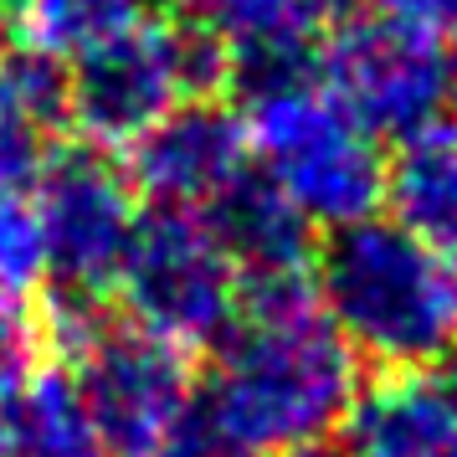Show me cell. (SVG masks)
<instances>
[{"mask_svg": "<svg viewBox=\"0 0 457 457\" xmlns=\"http://www.w3.org/2000/svg\"><path fill=\"white\" fill-rule=\"evenodd\" d=\"M360 391V354L319 309L309 272H293L247 283L216 345L201 421L252 457H324Z\"/></svg>", "mask_w": 457, "mask_h": 457, "instance_id": "cell-1", "label": "cell"}, {"mask_svg": "<svg viewBox=\"0 0 457 457\" xmlns=\"http://www.w3.org/2000/svg\"><path fill=\"white\" fill-rule=\"evenodd\" d=\"M252 165L288 195L309 227H350L386 206V139L324 83L319 52H231Z\"/></svg>", "mask_w": 457, "mask_h": 457, "instance_id": "cell-2", "label": "cell"}, {"mask_svg": "<svg viewBox=\"0 0 457 457\" xmlns=\"http://www.w3.org/2000/svg\"><path fill=\"white\" fill-rule=\"evenodd\" d=\"M309 283L360 365L386 375L436 370L457 350V262L395 216L375 211L334 227L313 247Z\"/></svg>", "mask_w": 457, "mask_h": 457, "instance_id": "cell-3", "label": "cell"}, {"mask_svg": "<svg viewBox=\"0 0 457 457\" xmlns=\"http://www.w3.org/2000/svg\"><path fill=\"white\" fill-rule=\"evenodd\" d=\"M42 334H52V345L62 350L67 380L113 457L145 453L190 421L195 370L186 350L129 319L113 324L83 298H52V324Z\"/></svg>", "mask_w": 457, "mask_h": 457, "instance_id": "cell-4", "label": "cell"}, {"mask_svg": "<svg viewBox=\"0 0 457 457\" xmlns=\"http://www.w3.org/2000/svg\"><path fill=\"white\" fill-rule=\"evenodd\" d=\"M227 83V46L201 21H134L104 46L67 62L72 129L93 149H129L139 134L190 98H211Z\"/></svg>", "mask_w": 457, "mask_h": 457, "instance_id": "cell-5", "label": "cell"}, {"mask_svg": "<svg viewBox=\"0 0 457 457\" xmlns=\"http://www.w3.org/2000/svg\"><path fill=\"white\" fill-rule=\"evenodd\" d=\"M113 293L129 324L190 354L221 345V334L242 313L247 278L216 242L201 211L145 206L119 262Z\"/></svg>", "mask_w": 457, "mask_h": 457, "instance_id": "cell-6", "label": "cell"}, {"mask_svg": "<svg viewBox=\"0 0 457 457\" xmlns=\"http://www.w3.org/2000/svg\"><path fill=\"white\" fill-rule=\"evenodd\" d=\"M324 83L345 98L375 139H416L447 124L453 78H447V42L391 16H345L319 46Z\"/></svg>", "mask_w": 457, "mask_h": 457, "instance_id": "cell-7", "label": "cell"}, {"mask_svg": "<svg viewBox=\"0 0 457 457\" xmlns=\"http://www.w3.org/2000/svg\"><path fill=\"white\" fill-rule=\"evenodd\" d=\"M31 206L42 221L46 283L57 288V298L104 303L129 237L145 216L129 175L98 149H57L31 180Z\"/></svg>", "mask_w": 457, "mask_h": 457, "instance_id": "cell-8", "label": "cell"}, {"mask_svg": "<svg viewBox=\"0 0 457 457\" xmlns=\"http://www.w3.org/2000/svg\"><path fill=\"white\" fill-rule=\"evenodd\" d=\"M124 175L145 206L160 211H206L227 186L252 170L242 113L216 93L170 108L160 124L124 149Z\"/></svg>", "mask_w": 457, "mask_h": 457, "instance_id": "cell-9", "label": "cell"}, {"mask_svg": "<svg viewBox=\"0 0 457 457\" xmlns=\"http://www.w3.org/2000/svg\"><path fill=\"white\" fill-rule=\"evenodd\" d=\"M67 129V62L21 37H0V190H31Z\"/></svg>", "mask_w": 457, "mask_h": 457, "instance_id": "cell-10", "label": "cell"}, {"mask_svg": "<svg viewBox=\"0 0 457 457\" xmlns=\"http://www.w3.org/2000/svg\"><path fill=\"white\" fill-rule=\"evenodd\" d=\"M201 216H206V227L216 231V242L227 247V257L242 268L247 283L309 272L313 227L298 216V206H293L257 165H252L237 186L221 190Z\"/></svg>", "mask_w": 457, "mask_h": 457, "instance_id": "cell-11", "label": "cell"}, {"mask_svg": "<svg viewBox=\"0 0 457 457\" xmlns=\"http://www.w3.org/2000/svg\"><path fill=\"white\" fill-rule=\"evenodd\" d=\"M339 442L345 457H453V427L436 375L406 370L360 391Z\"/></svg>", "mask_w": 457, "mask_h": 457, "instance_id": "cell-12", "label": "cell"}, {"mask_svg": "<svg viewBox=\"0 0 457 457\" xmlns=\"http://www.w3.org/2000/svg\"><path fill=\"white\" fill-rule=\"evenodd\" d=\"M386 206L411 237L457 262V124H436L395 145Z\"/></svg>", "mask_w": 457, "mask_h": 457, "instance_id": "cell-13", "label": "cell"}, {"mask_svg": "<svg viewBox=\"0 0 457 457\" xmlns=\"http://www.w3.org/2000/svg\"><path fill=\"white\" fill-rule=\"evenodd\" d=\"M0 457H113L98 427L87 421L67 370H37L5 411H0Z\"/></svg>", "mask_w": 457, "mask_h": 457, "instance_id": "cell-14", "label": "cell"}, {"mask_svg": "<svg viewBox=\"0 0 457 457\" xmlns=\"http://www.w3.org/2000/svg\"><path fill=\"white\" fill-rule=\"evenodd\" d=\"M134 21H145V0H16L11 5V31L57 62H78L83 52L104 46Z\"/></svg>", "mask_w": 457, "mask_h": 457, "instance_id": "cell-15", "label": "cell"}, {"mask_svg": "<svg viewBox=\"0 0 457 457\" xmlns=\"http://www.w3.org/2000/svg\"><path fill=\"white\" fill-rule=\"evenodd\" d=\"M46 283L42 221L31 190H0V298H31Z\"/></svg>", "mask_w": 457, "mask_h": 457, "instance_id": "cell-16", "label": "cell"}, {"mask_svg": "<svg viewBox=\"0 0 457 457\" xmlns=\"http://www.w3.org/2000/svg\"><path fill=\"white\" fill-rule=\"evenodd\" d=\"M42 339V324L26 313L21 298H0V411L37 380Z\"/></svg>", "mask_w": 457, "mask_h": 457, "instance_id": "cell-17", "label": "cell"}, {"mask_svg": "<svg viewBox=\"0 0 457 457\" xmlns=\"http://www.w3.org/2000/svg\"><path fill=\"white\" fill-rule=\"evenodd\" d=\"M134 457H252V453H242L237 442H227L201 416H190L186 427H175L170 436H160L154 447H145V453H134Z\"/></svg>", "mask_w": 457, "mask_h": 457, "instance_id": "cell-18", "label": "cell"}, {"mask_svg": "<svg viewBox=\"0 0 457 457\" xmlns=\"http://www.w3.org/2000/svg\"><path fill=\"white\" fill-rule=\"evenodd\" d=\"M380 16H391L401 26H416L436 42H453L457 37V0H370Z\"/></svg>", "mask_w": 457, "mask_h": 457, "instance_id": "cell-19", "label": "cell"}, {"mask_svg": "<svg viewBox=\"0 0 457 457\" xmlns=\"http://www.w3.org/2000/svg\"><path fill=\"white\" fill-rule=\"evenodd\" d=\"M436 391H442V406H447V427H453V457H457V350L436 365Z\"/></svg>", "mask_w": 457, "mask_h": 457, "instance_id": "cell-20", "label": "cell"}, {"mask_svg": "<svg viewBox=\"0 0 457 457\" xmlns=\"http://www.w3.org/2000/svg\"><path fill=\"white\" fill-rule=\"evenodd\" d=\"M170 5H175V11H180L186 21H201V26L211 31V26H216L221 16H227V5H231V0H170Z\"/></svg>", "mask_w": 457, "mask_h": 457, "instance_id": "cell-21", "label": "cell"}, {"mask_svg": "<svg viewBox=\"0 0 457 457\" xmlns=\"http://www.w3.org/2000/svg\"><path fill=\"white\" fill-rule=\"evenodd\" d=\"M447 78H453V108H457V37L447 42Z\"/></svg>", "mask_w": 457, "mask_h": 457, "instance_id": "cell-22", "label": "cell"}, {"mask_svg": "<svg viewBox=\"0 0 457 457\" xmlns=\"http://www.w3.org/2000/svg\"><path fill=\"white\" fill-rule=\"evenodd\" d=\"M11 5H16V0H0V11H11Z\"/></svg>", "mask_w": 457, "mask_h": 457, "instance_id": "cell-23", "label": "cell"}]
</instances>
